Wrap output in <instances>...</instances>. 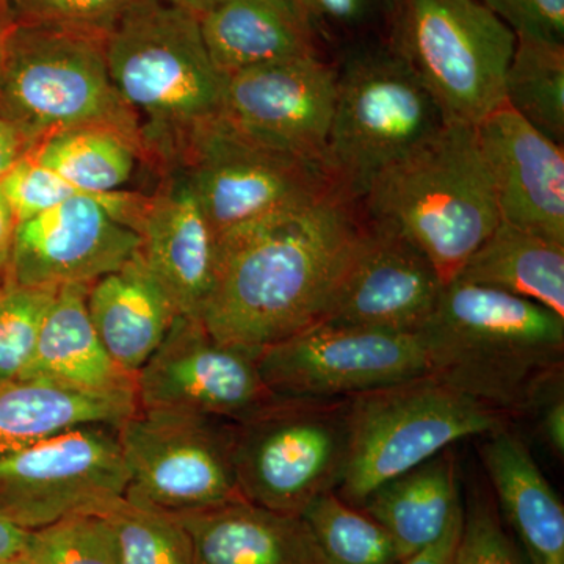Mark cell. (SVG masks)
Returning a JSON list of instances; mask_svg holds the SVG:
<instances>
[{"instance_id":"obj_1","label":"cell","mask_w":564,"mask_h":564,"mask_svg":"<svg viewBox=\"0 0 564 564\" xmlns=\"http://www.w3.org/2000/svg\"><path fill=\"white\" fill-rule=\"evenodd\" d=\"M362 226L359 203L336 188L221 234L217 274L199 322L220 343L256 352L317 325Z\"/></svg>"},{"instance_id":"obj_2","label":"cell","mask_w":564,"mask_h":564,"mask_svg":"<svg viewBox=\"0 0 564 564\" xmlns=\"http://www.w3.org/2000/svg\"><path fill=\"white\" fill-rule=\"evenodd\" d=\"M417 336L430 375L508 419L563 373L564 317L499 289L452 281Z\"/></svg>"},{"instance_id":"obj_3","label":"cell","mask_w":564,"mask_h":564,"mask_svg":"<svg viewBox=\"0 0 564 564\" xmlns=\"http://www.w3.org/2000/svg\"><path fill=\"white\" fill-rule=\"evenodd\" d=\"M425 254L444 285L500 223L475 126L447 122L384 170L359 203Z\"/></svg>"},{"instance_id":"obj_4","label":"cell","mask_w":564,"mask_h":564,"mask_svg":"<svg viewBox=\"0 0 564 564\" xmlns=\"http://www.w3.org/2000/svg\"><path fill=\"white\" fill-rule=\"evenodd\" d=\"M104 44L115 90L148 120L147 152L169 165L188 132L221 113L225 76L198 18L161 0H137Z\"/></svg>"},{"instance_id":"obj_5","label":"cell","mask_w":564,"mask_h":564,"mask_svg":"<svg viewBox=\"0 0 564 564\" xmlns=\"http://www.w3.org/2000/svg\"><path fill=\"white\" fill-rule=\"evenodd\" d=\"M332 61L336 102L325 169L345 196L361 203L384 170L448 121L391 41L347 47Z\"/></svg>"},{"instance_id":"obj_6","label":"cell","mask_w":564,"mask_h":564,"mask_svg":"<svg viewBox=\"0 0 564 564\" xmlns=\"http://www.w3.org/2000/svg\"><path fill=\"white\" fill-rule=\"evenodd\" d=\"M106 39L14 22L0 50V117L33 143L76 128L121 133L147 152L139 117L110 79Z\"/></svg>"},{"instance_id":"obj_7","label":"cell","mask_w":564,"mask_h":564,"mask_svg":"<svg viewBox=\"0 0 564 564\" xmlns=\"http://www.w3.org/2000/svg\"><path fill=\"white\" fill-rule=\"evenodd\" d=\"M510 419L425 373L348 399V456L337 496L352 507L386 481Z\"/></svg>"},{"instance_id":"obj_8","label":"cell","mask_w":564,"mask_h":564,"mask_svg":"<svg viewBox=\"0 0 564 564\" xmlns=\"http://www.w3.org/2000/svg\"><path fill=\"white\" fill-rule=\"evenodd\" d=\"M234 473L247 502L300 516L336 491L348 456V399L276 395L234 422Z\"/></svg>"},{"instance_id":"obj_9","label":"cell","mask_w":564,"mask_h":564,"mask_svg":"<svg viewBox=\"0 0 564 564\" xmlns=\"http://www.w3.org/2000/svg\"><path fill=\"white\" fill-rule=\"evenodd\" d=\"M391 43L448 122L477 126L503 106L516 33L480 0H403Z\"/></svg>"},{"instance_id":"obj_10","label":"cell","mask_w":564,"mask_h":564,"mask_svg":"<svg viewBox=\"0 0 564 564\" xmlns=\"http://www.w3.org/2000/svg\"><path fill=\"white\" fill-rule=\"evenodd\" d=\"M166 166L185 174L218 237L337 188L322 163L251 139L220 115L188 132Z\"/></svg>"},{"instance_id":"obj_11","label":"cell","mask_w":564,"mask_h":564,"mask_svg":"<svg viewBox=\"0 0 564 564\" xmlns=\"http://www.w3.org/2000/svg\"><path fill=\"white\" fill-rule=\"evenodd\" d=\"M117 433L129 473L128 502L181 516L245 500L234 473V422L139 408Z\"/></svg>"},{"instance_id":"obj_12","label":"cell","mask_w":564,"mask_h":564,"mask_svg":"<svg viewBox=\"0 0 564 564\" xmlns=\"http://www.w3.org/2000/svg\"><path fill=\"white\" fill-rule=\"evenodd\" d=\"M117 426H76L0 456V516L36 530L68 516L109 513L129 485Z\"/></svg>"},{"instance_id":"obj_13","label":"cell","mask_w":564,"mask_h":564,"mask_svg":"<svg viewBox=\"0 0 564 564\" xmlns=\"http://www.w3.org/2000/svg\"><path fill=\"white\" fill-rule=\"evenodd\" d=\"M148 196L129 192L74 196L18 223L7 281L25 288L91 284L140 250Z\"/></svg>"},{"instance_id":"obj_14","label":"cell","mask_w":564,"mask_h":564,"mask_svg":"<svg viewBox=\"0 0 564 564\" xmlns=\"http://www.w3.org/2000/svg\"><path fill=\"white\" fill-rule=\"evenodd\" d=\"M270 391L292 399H350L429 373L417 334L317 323L258 355Z\"/></svg>"},{"instance_id":"obj_15","label":"cell","mask_w":564,"mask_h":564,"mask_svg":"<svg viewBox=\"0 0 564 564\" xmlns=\"http://www.w3.org/2000/svg\"><path fill=\"white\" fill-rule=\"evenodd\" d=\"M258 355L215 339L198 318L177 315L135 375L139 408L243 421L276 397L263 381Z\"/></svg>"},{"instance_id":"obj_16","label":"cell","mask_w":564,"mask_h":564,"mask_svg":"<svg viewBox=\"0 0 564 564\" xmlns=\"http://www.w3.org/2000/svg\"><path fill=\"white\" fill-rule=\"evenodd\" d=\"M334 102V63L313 55L225 77L220 117L251 139L325 166Z\"/></svg>"},{"instance_id":"obj_17","label":"cell","mask_w":564,"mask_h":564,"mask_svg":"<svg viewBox=\"0 0 564 564\" xmlns=\"http://www.w3.org/2000/svg\"><path fill=\"white\" fill-rule=\"evenodd\" d=\"M444 288L410 240L364 215L358 248L318 323L417 334Z\"/></svg>"},{"instance_id":"obj_18","label":"cell","mask_w":564,"mask_h":564,"mask_svg":"<svg viewBox=\"0 0 564 564\" xmlns=\"http://www.w3.org/2000/svg\"><path fill=\"white\" fill-rule=\"evenodd\" d=\"M500 221L564 243V147L507 102L475 126Z\"/></svg>"},{"instance_id":"obj_19","label":"cell","mask_w":564,"mask_h":564,"mask_svg":"<svg viewBox=\"0 0 564 564\" xmlns=\"http://www.w3.org/2000/svg\"><path fill=\"white\" fill-rule=\"evenodd\" d=\"M137 234L141 258L177 313L199 321L217 274L218 234L181 170L148 196Z\"/></svg>"},{"instance_id":"obj_20","label":"cell","mask_w":564,"mask_h":564,"mask_svg":"<svg viewBox=\"0 0 564 564\" xmlns=\"http://www.w3.org/2000/svg\"><path fill=\"white\" fill-rule=\"evenodd\" d=\"M176 518L193 564H326L302 516L237 500Z\"/></svg>"},{"instance_id":"obj_21","label":"cell","mask_w":564,"mask_h":564,"mask_svg":"<svg viewBox=\"0 0 564 564\" xmlns=\"http://www.w3.org/2000/svg\"><path fill=\"white\" fill-rule=\"evenodd\" d=\"M199 28L225 77L269 63L328 57L299 0H220Z\"/></svg>"},{"instance_id":"obj_22","label":"cell","mask_w":564,"mask_h":564,"mask_svg":"<svg viewBox=\"0 0 564 564\" xmlns=\"http://www.w3.org/2000/svg\"><path fill=\"white\" fill-rule=\"evenodd\" d=\"M88 314L111 359L135 377L180 315L137 251L115 272L91 282Z\"/></svg>"},{"instance_id":"obj_23","label":"cell","mask_w":564,"mask_h":564,"mask_svg":"<svg viewBox=\"0 0 564 564\" xmlns=\"http://www.w3.org/2000/svg\"><path fill=\"white\" fill-rule=\"evenodd\" d=\"M480 447L505 518L530 564H564V507L524 441L508 425L486 434Z\"/></svg>"},{"instance_id":"obj_24","label":"cell","mask_w":564,"mask_h":564,"mask_svg":"<svg viewBox=\"0 0 564 564\" xmlns=\"http://www.w3.org/2000/svg\"><path fill=\"white\" fill-rule=\"evenodd\" d=\"M139 410L135 392H95L39 378L0 381V456L90 423L120 425Z\"/></svg>"},{"instance_id":"obj_25","label":"cell","mask_w":564,"mask_h":564,"mask_svg":"<svg viewBox=\"0 0 564 564\" xmlns=\"http://www.w3.org/2000/svg\"><path fill=\"white\" fill-rule=\"evenodd\" d=\"M88 289L90 284L84 282L57 289L21 378H39L85 391L135 392V377L111 359L93 326Z\"/></svg>"},{"instance_id":"obj_26","label":"cell","mask_w":564,"mask_h":564,"mask_svg":"<svg viewBox=\"0 0 564 564\" xmlns=\"http://www.w3.org/2000/svg\"><path fill=\"white\" fill-rule=\"evenodd\" d=\"M358 508L383 527L404 562L440 540L463 508L455 454L447 448L386 481Z\"/></svg>"},{"instance_id":"obj_27","label":"cell","mask_w":564,"mask_h":564,"mask_svg":"<svg viewBox=\"0 0 564 564\" xmlns=\"http://www.w3.org/2000/svg\"><path fill=\"white\" fill-rule=\"evenodd\" d=\"M455 280L522 296L564 317V243L508 223L496 226Z\"/></svg>"},{"instance_id":"obj_28","label":"cell","mask_w":564,"mask_h":564,"mask_svg":"<svg viewBox=\"0 0 564 564\" xmlns=\"http://www.w3.org/2000/svg\"><path fill=\"white\" fill-rule=\"evenodd\" d=\"M137 144L102 128H76L44 137L29 155L80 191L104 195L121 191L135 170Z\"/></svg>"},{"instance_id":"obj_29","label":"cell","mask_w":564,"mask_h":564,"mask_svg":"<svg viewBox=\"0 0 564 564\" xmlns=\"http://www.w3.org/2000/svg\"><path fill=\"white\" fill-rule=\"evenodd\" d=\"M505 102L545 139L564 147V44L516 36Z\"/></svg>"},{"instance_id":"obj_30","label":"cell","mask_w":564,"mask_h":564,"mask_svg":"<svg viewBox=\"0 0 564 564\" xmlns=\"http://www.w3.org/2000/svg\"><path fill=\"white\" fill-rule=\"evenodd\" d=\"M300 516L326 564L403 563L383 527L336 491L322 494Z\"/></svg>"},{"instance_id":"obj_31","label":"cell","mask_w":564,"mask_h":564,"mask_svg":"<svg viewBox=\"0 0 564 564\" xmlns=\"http://www.w3.org/2000/svg\"><path fill=\"white\" fill-rule=\"evenodd\" d=\"M120 564H193L191 538L174 514L122 499L106 514Z\"/></svg>"},{"instance_id":"obj_32","label":"cell","mask_w":564,"mask_h":564,"mask_svg":"<svg viewBox=\"0 0 564 564\" xmlns=\"http://www.w3.org/2000/svg\"><path fill=\"white\" fill-rule=\"evenodd\" d=\"M329 58L347 47L391 41L403 0H299Z\"/></svg>"},{"instance_id":"obj_33","label":"cell","mask_w":564,"mask_h":564,"mask_svg":"<svg viewBox=\"0 0 564 564\" xmlns=\"http://www.w3.org/2000/svg\"><path fill=\"white\" fill-rule=\"evenodd\" d=\"M24 551L36 564H120L117 534L106 514H74L29 530Z\"/></svg>"},{"instance_id":"obj_34","label":"cell","mask_w":564,"mask_h":564,"mask_svg":"<svg viewBox=\"0 0 564 564\" xmlns=\"http://www.w3.org/2000/svg\"><path fill=\"white\" fill-rule=\"evenodd\" d=\"M57 289L25 288L7 281L0 295V381L24 373Z\"/></svg>"},{"instance_id":"obj_35","label":"cell","mask_w":564,"mask_h":564,"mask_svg":"<svg viewBox=\"0 0 564 564\" xmlns=\"http://www.w3.org/2000/svg\"><path fill=\"white\" fill-rule=\"evenodd\" d=\"M137 0H10L14 22L106 39Z\"/></svg>"},{"instance_id":"obj_36","label":"cell","mask_w":564,"mask_h":564,"mask_svg":"<svg viewBox=\"0 0 564 564\" xmlns=\"http://www.w3.org/2000/svg\"><path fill=\"white\" fill-rule=\"evenodd\" d=\"M455 564H530L484 494H477L464 510Z\"/></svg>"},{"instance_id":"obj_37","label":"cell","mask_w":564,"mask_h":564,"mask_svg":"<svg viewBox=\"0 0 564 564\" xmlns=\"http://www.w3.org/2000/svg\"><path fill=\"white\" fill-rule=\"evenodd\" d=\"M0 191L10 203L18 223L29 220L74 196L95 195L74 187L57 173L40 165L29 152L2 177Z\"/></svg>"},{"instance_id":"obj_38","label":"cell","mask_w":564,"mask_h":564,"mask_svg":"<svg viewBox=\"0 0 564 564\" xmlns=\"http://www.w3.org/2000/svg\"><path fill=\"white\" fill-rule=\"evenodd\" d=\"M516 36L564 44V0H480Z\"/></svg>"},{"instance_id":"obj_39","label":"cell","mask_w":564,"mask_h":564,"mask_svg":"<svg viewBox=\"0 0 564 564\" xmlns=\"http://www.w3.org/2000/svg\"><path fill=\"white\" fill-rule=\"evenodd\" d=\"M529 411L536 415L541 440L560 458L564 455L563 373L556 375L534 397Z\"/></svg>"},{"instance_id":"obj_40","label":"cell","mask_w":564,"mask_h":564,"mask_svg":"<svg viewBox=\"0 0 564 564\" xmlns=\"http://www.w3.org/2000/svg\"><path fill=\"white\" fill-rule=\"evenodd\" d=\"M463 516L464 507L456 511L440 540L404 560L402 564H455L456 549H458L459 536H462Z\"/></svg>"},{"instance_id":"obj_41","label":"cell","mask_w":564,"mask_h":564,"mask_svg":"<svg viewBox=\"0 0 564 564\" xmlns=\"http://www.w3.org/2000/svg\"><path fill=\"white\" fill-rule=\"evenodd\" d=\"M33 147L29 137L0 117V181Z\"/></svg>"},{"instance_id":"obj_42","label":"cell","mask_w":564,"mask_h":564,"mask_svg":"<svg viewBox=\"0 0 564 564\" xmlns=\"http://www.w3.org/2000/svg\"><path fill=\"white\" fill-rule=\"evenodd\" d=\"M17 228V215L11 209L10 203L7 202L6 195L0 191V274H6V276Z\"/></svg>"},{"instance_id":"obj_43","label":"cell","mask_w":564,"mask_h":564,"mask_svg":"<svg viewBox=\"0 0 564 564\" xmlns=\"http://www.w3.org/2000/svg\"><path fill=\"white\" fill-rule=\"evenodd\" d=\"M28 538L29 530L21 529L0 516V558L24 551Z\"/></svg>"},{"instance_id":"obj_44","label":"cell","mask_w":564,"mask_h":564,"mask_svg":"<svg viewBox=\"0 0 564 564\" xmlns=\"http://www.w3.org/2000/svg\"><path fill=\"white\" fill-rule=\"evenodd\" d=\"M161 2L202 20L204 14L214 9L220 0H161Z\"/></svg>"},{"instance_id":"obj_45","label":"cell","mask_w":564,"mask_h":564,"mask_svg":"<svg viewBox=\"0 0 564 564\" xmlns=\"http://www.w3.org/2000/svg\"><path fill=\"white\" fill-rule=\"evenodd\" d=\"M14 18L11 11L10 0H0V50H2L3 40L7 33L13 28Z\"/></svg>"},{"instance_id":"obj_46","label":"cell","mask_w":564,"mask_h":564,"mask_svg":"<svg viewBox=\"0 0 564 564\" xmlns=\"http://www.w3.org/2000/svg\"><path fill=\"white\" fill-rule=\"evenodd\" d=\"M0 564H36V562L28 552L22 551L18 554L3 556V558H0Z\"/></svg>"},{"instance_id":"obj_47","label":"cell","mask_w":564,"mask_h":564,"mask_svg":"<svg viewBox=\"0 0 564 564\" xmlns=\"http://www.w3.org/2000/svg\"><path fill=\"white\" fill-rule=\"evenodd\" d=\"M7 285V276L6 274H0V295H2L3 289Z\"/></svg>"}]
</instances>
